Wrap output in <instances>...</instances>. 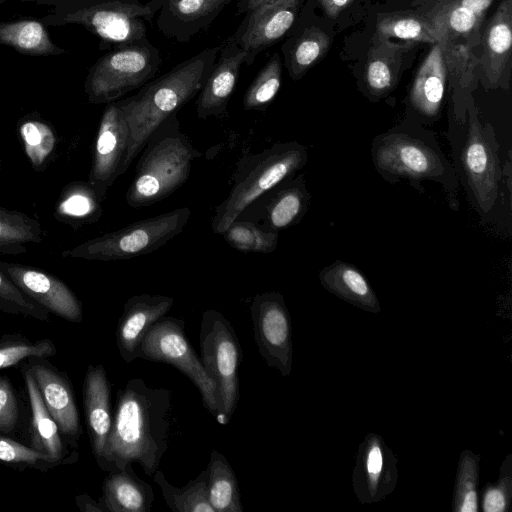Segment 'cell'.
Returning a JSON list of instances; mask_svg holds the SVG:
<instances>
[{
  "mask_svg": "<svg viewBox=\"0 0 512 512\" xmlns=\"http://www.w3.org/2000/svg\"><path fill=\"white\" fill-rule=\"evenodd\" d=\"M172 420L170 389L130 379L117 393L106 447L108 472L137 462L147 476H153L168 449Z\"/></svg>",
  "mask_w": 512,
  "mask_h": 512,
  "instance_id": "1",
  "label": "cell"
},
{
  "mask_svg": "<svg viewBox=\"0 0 512 512\" xmlns=\"http://www.w3.org/2000/svg\"><path fill=\"white\" fill-rule=\"evenodd\" d=\"M220 46L206 48L150 80L132 96L118 100L129 127V143L119 169L126 173L151 134L192 100L203 87Z\"/></svg>",
  "mask_w": 512,
  "mask_h": 512,
  "instance_id": "2",
  "label": "cell"
},
{
  "mask_svg": "<svg viewBox=\"0 0 512 512\" xmlns=\"http://www.w3.org/2000/svg\"><path fill=\"white\" fill-rule=\"evenodd\" d=\"M376 172L387 182H407L422 191V182L437 183L448 204L459 210V180L433 131L406 119L375 136L370 149Z\"/></svg>",
  "mask_w": 512,
  "mask_h": 512,
  "instance_id": "3",
  "label": "cell"
},
{
  "mask_svg": "<svg viewBox=\"0 0 512 512\" xmlns=\"http://www.w3.org/2000/svg\"><path fill=\"white\" fill-rule=\"evenodd\" d=\"M135 167L125 200L132 208L153 205L173 194L189 178L192 162L202 156L181 131L176 115L148 138Z\"/></svg>",
  "mask_w": 512,
  "mask_h": 512,
  "instance_id": "4",
  "label": "cell"
},
{
  "mask_svg": "<svg viewBox=\"0 0 512 512\" xmlns=\"http://www.w3.org/2000/svg\"><path fill=\"white\" fill-rule=\"evenodd\" d=\"M308 161L307 148L292 140L243 158L227 198L215 208L213 233L222 234L255 200L293 178Z\"/></svg>",
  "mask_w": 512,
  "mask_h": 512,
  "instance_id": "5",
  "label": "cell"
},
{
  "mask_svg": "<svg viewBox=\"0 0 512 512\" xmlns=\"http://www.w3.org/2000/svg\"><path fill=\"white\" fill-rule=\"evenodd\" d=\"M463 143L453 165L473 208L483 218L490 214L500 196L503 171L499 144L493 126L483 123L473 100L469 101Z\"/></svg>",
  "mask_w": 512,
  "mask_h": 512,
  "instance_id": "6",
  "label": "cell"
},
{
  "mask_svg": "<svg viewBox=\"0 0 512 512\" xmlns=\"http://www.w3.org/2000/svg\"><path fill=\"white\" fill-rule=\"evenodd\" d=\"M188 207L135 221L62 252L65 258L84 260H128L153 253L180 234L190 219Z\"/></svg>",
  "mask_w": 512,
  "mask_h": 512,
  "instance_id": "7",
  "label": "cell"
},
{
  "mask_svg": "<svg viewBox=\"0 0 512 512\" xmlns=\"http://www.w3.org/2000/svg\"><path fill=\"white\" fill-rule=\"evenodd\" d=\"M161 65L159 50L147 38L116 46L90 68L84 84L93 104L122 99L154 79Z\"/></svg>",
  "mask_w": 512,
  "mask_h": 512,
  "instance_id": "8",
  "label": "cell"
},
{
  "mask_svg": "<svg viewBox=\"0 0 512 512\" xmlns=\"http://www.w3.org/2000/svg\"><path fill=\"white\" fill-rule=\"evenodd\" d=\"M200 359L216 385L220 414L217 421L227 424L239 401V364L242 350L234 328L218 310L203 312L199 333Z\"/></svg>",
  "mask_w": 512,
  "mask_h": 512,
  "instance_id": "9",
  "label": "cell"
},
{
  "mask_svg": "<svg viewBox=\"0 0 512 512\" xmlns=\"http://www.w3.org/2000/svg\"><path fill=\"white\" fill-rule=\"evenodd\" d=\"M139 358L173 365L198 388L204 408L218 419L220 402L213 380L185 334L183 319L163 316L146 333Z\"/></svg>",
  "mask_w": 512,
  "mask_h": 512,
  "instance_id": "10",
  "label": "cell"
},
{
  "mask_svg": "<svg viewBox=\"0 0 512 512\" xmlns=\"http://www.w3.org/2000/svg\"><path fill=\"white\" fill-rule=\"evenodd\" d=\"M106 0L68 14L64 23L81 24L107 43L118 45L143 40L145 21H151L163 0Z\"/></svg>",
  "mask_w": 512,
  "mask_h": 512,
  "instance_id": "11",
  "label": "cell"
},
{
  "mask_svg": "<svg viewBox=\"0 0 512 512\" xmlns=\"http://www.w3.org/2000/svg\"><path fill=\"white\" fill-rule=\"evenodd\" d=\"M250 311L260 355L269 367L289 376L293 358L292 327L283 295L275 291L258 293Z\"/></svg>",
  "mask_w": 512,
  "mask_h": 512,
  "instance_id": "12",
  "label": "cell"
},
{
  "mask_svg": "<svg viewBox=\"0 0 512 512\" xmlns=\"http://www.w3.org/2000/svg\"><path fill=\"white\" fill-rule=\"evenodd\" d=\"M19 367L31 374L66 443L77 449L82 428L75 393L66 372L59 370L48 358H29Z\"/></svg>",
  "mask_w": 512,
  "mask_h": 512,
  "instance_id": "13",
  "label": "cell"
},
{
  "mask_svg": "<svg viewBox=\"0 0 512 512\" xmlns=\"http://www.w3.org/2000/svg\"><path fill=\"white\" fill-rule=\"evenodd\" d=\"M129 143V127L118 103H108L102 113L94 143L88 182L103 201L119 177Z\"/></svg>",
  "mask_w": 512,
  "mask_h": 512,
  "instance_id": "14",
  "label": "cell"
},
{
  "mask_svg": "<svg viewBox=\"0 0 512 512\" xmlns=\"http://www.w3.org/2000/svg\"><path fill=\"white\" fill-rule=\"evenodd\" d=\"M397 458L384 439L373 432L360 443L352 471L353 492L361 504L381 501L396 487Z\"/></svg>",
  "mask_w": 512,
  "mask_h": 512,
  "instance_id": "15",
  "label": "cell"
},
{
  "mask_svg": "<svg viewBox=\"0 0 512 512\" xmlns=\"http://www.w3.org/2000/svg\"><path fill=\"white\" fill-rule=\"evenodd\" d=\"M0 270L29 298L68 322L81 323L83 307L75 293L58 277L35 267L0 260Z\"/></svg>",
  "mask_w": 512,
  "mask_h": 512,
  "instance_id": "16",
  "label": "cell"
},
{
  "mask_svg": "<svg viewBox=\"0 0 512 512\" xmlns=\"http://www.w3.org/2000/svg\"><path fill=\"white\" fill-rule=\"evenodd\" d=\"M303 0H275L247 13L231 36L247 53L246 65L292 28Z\"/></svg>",
  "mask_w": 512,
  "mask_h": 512,
  "instance_id": "17",
  "label": "cell"
},
{
  "mask_svg": "<svg viewBox=\"0 0 512 512\" xmlns=\"http://www.w3.org/2000/svg\"><path fill=\"white\" fill-rule=\"evenodd\" d=\"M448 61L444 41L432 48L420 65L408 95L407 119L421 125H432L441 117L447 80Z\"/></svg>",
  "mask_w": 512,
  "mask_h": 512,
  "instance_id": "18",
  "label": "cell"
},
{
  "mask_svg": "<svg viewBox=\"0 0 512 512\" xmlns=\"http://www.w3.org/2000/svg\"><path fill=\"white\" fill-rule=\"evenodd\" d=\"M247 53L230 36L220 46L214 65L196 100L199 119L227 115L230 98L236 88L240 68L246 64Z\"/></svg>",
  "mask_w": 512,
  "mask_h": 512,
  "instance_id": "19",
  "label": "cell"
},
{
  "mask_svg": "<svg viewBox=\"0 0 512 512\" xmlns=\"http://www.w3.org/2000/svg\"><path fill=\"white\" fill-rule=\"evenodd\" d=\"M85 422L94 458L108 472L106 447L112 427L111 384L103 365H89L83 381Z\"/></svg>",
  "mask_w": 512,
  "mask_h": 512,
  "instance_id": "20",
  "label": "cell"
},
{
  "mask_svg": "<svg viewBox=\"0 0 512 512\" xmlns=\"http://www.w3.org/2000/svg\"><path fill=\"white\" fill-rule=\"evenodd\" d=\"M479 64L485 89L507 90L512 48V0H501L484 31Z\"/></svg>",
  "mask_w": 512,
  "mask_h": 512,
  "instance_id": "21",
  "label": "cell"
},
{
  "mask_svg": "<svg viewBox=\"0 0 512 512\" xmlns=\"http://www.w3.org/2000/svg\"><path fill=\"white\" fill-rule=\"evenodd\" d=\"M174 299L142 293L128 298L118 320L115 335L120 356L126 363L139 358V348L151 325L172 308Z\"/></svg>",
  "mask_w": 512,
  "mask_h": 512,
  "instance_id": "22",
  "label": "cell"
},
{
  "mask_svg": "<svg viewBox=\"0 0 512 512\" xmlns=\"http://www.w3.org/2000/svg\"><path fill=\"white\" fill-rule=\"evenodd\" d=\"M232 0H163L157 18L159 30L178 42L190 41L206 29Z\"/></svg>",
  "mask_w": 512,
  "mask_h": 512,
  "instance_id": "23",
  "label": "cell"
},
{
  "mask_svg": "<svg viewBox=\"0 0 512 512\" xmlns=\"http://www.w3.org/2000/svg\"><path fill=\"white\" fill-rule=\"evenodd\" d=\"M29 398L31 418L29 423V446L52 458L73 464L78 461L77 449H72L62 436L54 418L46 408L40 391L31 374L20 368Z\"/></svg>",
  "mask_w": 512,
  "mask_h": 512,
  "instance_id": "24",
  "label": "cell"
},
{
  "mask_svg": "<svg viewBox=\"0 0 512 512\" xmlns=\"http://www.w3.org/2000/svg\"><path fill=\"white\" fill-rule=\"evenodd\" d=\"M128 462L108 472L99 502L106 512H150L155 499L152 486L139 478Z\"/></svg>",
  "mask_w": 512,
  "mask_h": 512,
  "instance_id": "25",
  "label": "cell"
},
{
  "mask_svg": "<svg viewBox=\"0 0 512 512\" xmlns=\"http://www.w3.org/2000/svg\"><path fill=\"white\" fill-rule=\"evenodd\" d=\"M325 290L363 311L379 313L381 305L365 275L353 264L336 260L318 274Z\"/></svg>",
  "mask_w": 512,
  "mask_h": 512,
  "instance_id": "26",
  "label": "cell"
},
{
  "mask_svg": "<svg viewBox=\"0 0 512 512\" xmlns=\"http://www.w3.org/2000/svg\"><path fill=\"white\" fill-rule=\"evenodd\" d=\"M401 46L375 33L364 70L365 91L377 100L390 93L400 72Z\"/></svg>",
  "mask_w": 512,
  "mask_h": 512,
  "instance_id": "27",
  "label": "cell"
},
{
  "mask_svg": "<svg viewBox=\"0 0 512 512\" xmlns=\"http://www.w3.org/2000/svg\"><path fill=\"white\" fill-rule=\"evenodd\" d=\"M278 187L266 205L265 226L268 230L279 233L303 219L311 202V194L306 187L303 173Z\"/></svg>",
  "mask_w": 512,
  "mask_h": 512,
  "instance_id": "28",
  "label": "cell"
},
{
  "mask_svg": "<svg viewBox=\"0 0 512 512\" xmlns=\"http://www.w3.org/2000/svg\"><path fill=\"white\" fill-rule=\"evenodd\" d=\"M206 470L208 500L214 512H243L238 479L226 457L213 449Z\"/></svg>",
  "mask_w": 512,
  "mask_h": 512,
  "instance_id": "29",
  "label": "cell"
},
{
  "mask_svg": "<svg viewBox=\"0 0 512 512\" xmlns=\"http://www.w3.org/2000/svg\"><path fill=\"white\" fill-rule=\"evenodd\" d=\"M101 203L102 200L88 181H76L63 189L55 208V217L78 228L100 219L103 213Z\"/></svg>",
  "mask_w": 512,
  "mask_h": 512,
  "instance_id": "30",
  "label": "cell"
},
{
  "mask_svg": "<svg viewBox=\"0 0 512 512\" xmlns=\"http://www.w3.org/2000/svg\"><path fill=\"white\" fill-rule=\"evenodd\" d=\"M0 44L26 55H60L65 50L55 45L41 22L18 20L0 22Z\"/></svg>",
  "mask_w": 512,
  "mask_h": 512,
  "instance_id": "31",
  "label": "cell"
},
{
  "mask_svg": "<svg viewBox=\"0 0 512 512\" xmlns=\"http://www.w3.org/2000/svg\"><path fill=\"white\" fill-rule=\"evenodd\" d=\"M376 33L387 39L431 44L442 40L438 30L423 14L412 12L379 14Z\"/></svg>",
  "mask_w": 512,
  "mask_h": 512,
  "instance_id": "32",
  "label": "cell"
},
{
  "mask_svg": "<svg viewBox=\"0 0 512 512\" xmlns=\"http://www.w3.org/2000/svg\"><path fill=\"white\" fill-rule=\"evenodd\" d=\"M153 478L162 491L163 498L170 510L174 512H214L208 500L206 469L182 487L172 485L160 470H156Z\"/></svg>",
  "mask_w": 512,
  "mask_h": 512,
  "instance_id": "33",
  "label": "cell"
},
{
  "mask_svg": "<svg viewBox=\"0 0 512 512\" xmlns=\"http://www.w3.org/2000/svg\"><path fill=\"white\" fill-rule=\"evenodd\" d=\"M40 223L19 211L0 210V254H21L28 243L42 241Z\"/></svg>",
  "mask_w": 512,
  "mask_h": 512,
  "instance_id": "34",
  "label": "cell"
},
{
  "mask_svg": "<svg viewBox=\"0 0 512 512\" xmlns=\"http://www.w3.org/2000/svg\"><path fill=\"white\" fill-rule=\"evenodd\" d=\"M330 39L318 27L303 30L286 53V65L293 80L300 79L328 51Z\"/></svg>",
  "mask_w": 512,
  "mask_h": 512,
  "instance_id": "35",
  "label": "cell"
},
{
  "mask_svg": "<svg viewBox=\"0 0 512 512\" xmlns=\"http://www.w3.org/2000/svg\"><path fill=\"white\" fill-rule=\"evenodd\" d=\"M480 459L469 449L461 452L453 493L452 510L454 512L478 511V483Z\"/></svg>",
  "mask_w": 512,
  "mask_h": 512,
  "instance_id": "36",
  "label": "cell"
},
{
  "mask_svg": "<svg viewBox=\"0 0 512 512\" xmlns=\"http://www.w3.org/2000/svg\"><path fill=\"white\" fill-rule=\"evenodd\" d=\"M282 62L278 53H274L259 70L243 97L246 111H264L272 103L281 86Z\"/></svg>",
  "mask_w": 512,
  "mask_h": 512,
  "instance_id": "37",
  "label": "cell"
},
{
  "mask_svg": "<svg viewBox=\"0 0 512 512\" xmlns=\"http://www.w3.org/2000/svg\"><path fill=\"white\" fill-rule=\"evenodd\" d=\"M57 348L49 338L31 340L22 333L0 336V370L17 366L29 358H50Z\"/></svg>",
  "mask_w": 512,
  "mask_h": 512,
  "instance_id": "38",
  "label": "cell"
},
{
  "mask_svg": "<svg viewBox=\"0 0 512 512\" xmlns=\"http://www.w3.org/2000/svg\"><path fill=\"white\" fill-rule=\"evenodd\" d=\"M234 249L244 253H272L278 246L279 233L263 230L250 221L235 220L221 234Z\"/></svg>",
  "mask_w": 512,
  "mask_h": 512,
  "instance_id": "39",
  "label": "cell"
},
{
  "mask_svg": "<svg viewBox=\"0 0 512 512\" xmlns=\"http://www.w3.org/2000/svg\"><path fill=\"white\" fill-rule=\"evenodd\" d=\"M0 464L19 471L34 469L47 472L68 463L42 454L29 445L0 433Z\"/></svg>",
  "mask_w": 512,
  "mask_h": 512,
  "instance_id": "40",
  "label": "cell"
},
{
  "mask_svg": "<svg viewBox=\"0 0 512 512\" xmlns=\"http://www.w3.org/2000/svg\"><path fill=\"white\" fill-rule=\"evenodd\" d=\"M19 133L32 166L37 171L43 170L56 146L52 127L45 121L29 119L20 125Z\"/></svg>",
  "mask_w": 512,
  "mask_h": 512,
  "instance_id": "41",
  "label": "cell"
},
{
  "mask_svg": "<svg viewBox=\"0 0 512 512\" xmlns=\"http://www.w3.org/2000/svg\"><path fill=\"white\" fill-rule=\"evenodd\" d=\"M0 310L13 315L50 321V313L24 294L14 282L0 270Z\"/></svg>",
  "mask_w": 512,
  "mask_h": 512,
  "instance_id": "42",
  "label": "cell"
},
{
  "mask_svg": "<svg viewBox=\"0 0 512 512\" xmlns=\"http://www.w3.org/2000/svg\"><path fill=\"white\" fill-rule=\"evenodd\" d=\"M484 512H506L512 499V455L508 454L500 467L498 481L487 484L482 494Z\"/></svg>",
  "mask_w": 512,
  "mask_h": 512,
  "instance_id": "43",
  "label": "cell"
},
{
  "mask_svg": "<svg viewBox=\"0 0 512 512\" xmlns=\"http://www.w3.org/2000/svg\"><path fill=\"white\" fill-rule=\"evenodd\" d=\"M20 404L10 378L0 373V433L13 436L20 425Z\"/></svg>",
  "mask_w": 512,
  "mask_h": 512,
  "instance_id": "44",
  "label": "cell"
},
{
  "mask_svg": "<svg viewBox=\"0 0 512 512\" xmlns=\"http://www.w3.org/2000/svg\"><path fill=\"white\" fill-rule=\"evenodd\" d=\"M353 0H318L323 11L329 18H336Z\"/></svg>",
  "mask_w": 512,
  "mask_h": 512,
  "instance_id": "45",
  "label": "cell"
},
{
  "mask_svg": "<svg viewBox=\"0 0 512 512\" xmlns=\"http://www.w3.org/2000/svg\"><path fill=\"white\" fill-rule=\"evenodd\" d=\"M75 503L82 512H106L105 508L98 501L92 499L88 494H79L75 497Z\"/></svg>",
  "mask_w": 512,
  "mask_h": 512,
  "instance_id": "46",
  "label": "cell"
},
{
  "mask_svg": "<svg viewBox=\"0 0 512 512\" xmlns=\"http://www.w3.org/2000/svg\"><path fill=\"white\" fill-rule=\"evenodd\" d=\"M275 0H240L237 4L238 14L247 13L263 4L273 2Z\"/></svg>",
  "mask_w": 512,
  "mask_h": 512,
  "instance_id": "47",
  "label": "cell"
},
{
  "mask_svg": "<svg viewBox=\"0 0 512 512\" xmlns=\"http://www.w3.org/2000/svg\"><path fill=\"white\" fill-rule=\"evenodd\" d=\"M2 209H3V208H2V207H0V210H2Z\"/></svg>",
  "mask_w": 512,
  "mask_h": 512,
  "instance_id": "48",
  "label": "cell"
}]
</instances>
